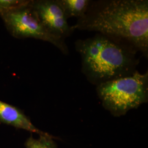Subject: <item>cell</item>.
Segmentation results:
<instances>
[{
  "instance_id": "6da1fadb",
  "label": "cell",
  "mask_w": 148,
  "mask_h": 148,
  "mask_svg": "<svg viewBox=\"0 0 148 148\" xmlns=\"http://www.w3.org/2000/svg\"><path fill=\"white\" fill-rule=\"evenodd\" d=\"M73 27L122 40L148 59V0L90 1Z\"/></svg>"
},
{
  "instance_id": "7a4b0ae2",
  "label": "cell",
  "mask_w": 148,
  "mask_h": 148,
  "mask_svg": "<svg viewBox=\"0 0 148 148\" xmlns=\"http://www.w3.org/2000/svg\"><path fill=\"white\" fill-rule=\"evenodd\" d=\"M81 58V71L97 86L107 81L130 76L137 70V50L122 40L97 33L75 41Z\"/></svg>"
},
{
  "instance_id": "3957f363",
  "label": "cell",
  "mask_w": 148,
  "mask_h": 148,
  "mask_svg": "<svg viewBox=\"0 0 148 148\" xmlns=\"http://www.w3.org/2000/svg\"><path fill=\"white\" fill-rule=\"evenodd\" d=\"M98 96L106 110L115 117L125 115L148 101V72L112 79L97 86Z\"/></svg>"
},
{
  "instance_id": "277c9868",
  "label": "cell",
  "mask_w": 148,
  "mask_h": 148,
  "mask_svg": "<svg viewBox=\"0 0 148 148\" xmlns=\"http://www.w3.org/2000/svg\"><path fill=\"white\" fill-rule=\"evenodd\" d=\"M30 0L26 5L0 15L8 31L17 38H34L51 43L65 55L69 48L65 40L54 36L43 27L30 6Z\"/></svg>"
},
{
  "instance_id": "5b68a950",
  "label": "cell",
  "mask_w": 148,
  "mask_h": 148,
  "mask_svg": "<svg viewBox=\"0 0 148 148\" xmlns=\"http://www.w3.org/2000/svg\"><path fill=\"white\" fill-rule=\"evenodd\" d=\"M30 4L43 27L54 36L65 40L73 33L57 0H31Z\"/></svg>"
},
{
  "instance_id": "8992f818",
  "label": "cell",
  "mask_w": 148,
  "mask_h": 148,
  "mask_svg": "<svg viewBox=\"0 0 148 148\" xmlns=\"http://www.w3.org/2000/svg\"><path fill=\"white\" fill-rule=\"evenodd\" d=\"M0 121L17 128L36 133L40 136L53 137L35 127L29 118L19 109L1 101H0Z\"/></svg>"
},
{
  "instance_id": "52a82bcc",
  "label": "cell",
  "mask_w": 148,
  "mask_h": 148,
  "mask_svg": "<svg viewBox=\"0 0 148 148\" xmlns=\"http://www.w3.org/2000/svg\"><path fill=\"white\" fill-rule=\"evenodd\" d=\"M66 18L78 19L84 16L90 5V0H57Z\"/></svg>"
},
{
  "instance_id": "ba28073f",
  "label": "cell",
  "mask_w": 148,
  "mask_h": 148,
  "mask_svg": "<svg viewBox=\"0 0 148 148\" xmlns=\"http://www.w3.org/2000/svg\"><path fill=\"white\" fill-rule=\"evenodd\" d=\"M54 137H46L40 136L38 139H35L31 136L25 143L26 148H58L54 142Z\"/></svg>"
},
{
  "instance_id": "9c48e42d",
  "label": "cell",
  "mask_w": 148,
  "mask_h": 148,
  "mask_svg": "<svg viewBox=\"0 0 148 148\" xmlns=\"http://www.w3.org/2000/svg\"><path fill=\"white\" fill-rule=\"evenodd\" d=\"M28 2L26 0H0V15L18 8Z\"/></svg>"
}]
</instances>
